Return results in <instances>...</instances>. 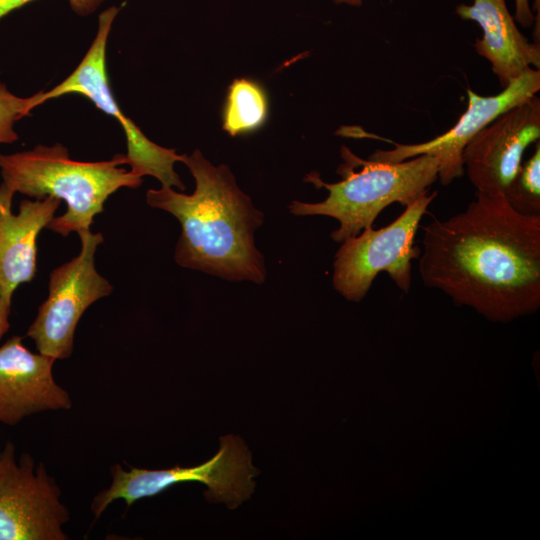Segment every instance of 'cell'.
<instances>
[{
  "label": "cell",
  "instance_id": "44dd1931",
  "mask_svg": "<svg viewBox=\"0 0 540 540\" xmlns=\"http://www.w3.org/2000/svg\"><path fill=\"white\" fill-rule=\"evenodd\" d=\"M363 0H334L337 4H346L349 6H360Z\"/></svg>",
  "mask_w": 540,
  "mask_h": 540
},
{
  "label": "cell",
  "instance_id": "4fadbf2b",
  "mask_svg": "<svg viewBox=\"0 0 540 540\" xmlns=\"http://www.w3.org/2000/svg\"><path fill=\"white\" fill-rule=\"evenodd\" d=\"M12 194L0 186V297L12 300L15 289L37 271V237L55 217L57 198L23 199L11 210Z\"/></svg>",
  "mask_w": 540,
  "mask_h": 540
},
{
  "label": "cell",
  "instance_id": "3957f363",
  "mask_svg": "<svg viewBox=\"0 0 540 540\" xmlns=\"http://www.w3.org/2000/svg\"><path fill=\"white\" fill-rule=\"evenodd\" d=\"M123 164H127L126 154L83 162L71 159L60 143L37 145L27 151L0 153V186L12 195L64 200L66 212L55 216L46 228L66 237L89 230L107 198L118 189H135L142 184L143 179L121 167Z\"/></svg>",
  "mask_w": 540,
  "mask_h": 540
},
{
  "label": "cell",
  "instance_id": "9a60e30c",
  "mask_svg": "<svg viewBox=\"0 0 540 540\" xmlns=\"http://www.w3.org/2000/svg\"><path fill=\"white\" fill-rule=\"evenodd\" d=\"M264 88L249 78H236L228 87L222 114V128L230 136L248 134L261 128L268 117Z\"/></svg>",
  "mask_w": 540,
  "mask_h": 540
},
{
  "label": "cell",
  "instance_id": "e0dca14e",
  "mask_svg": "<svg viewBox=\"0 0 540 540\" xmlns=\"http://www.w3.org/2000/svg\"><path fill=\"white\" fill-rule=\"evenodd\" d=\"M43 91L29 97H19L10 92L0 81V144H11L18 140L14 124L39 106Z\"/></svg>",
  "mask_w": 540,
  "mask_h": 540
},
{
  "label": "cell",
  "instance_id": "277c9868",
  "mask_svg": "<svg viewBox=\"0 0 540 540\" xmlns=\"http://www.w3.org/2000/svg\"><path fill=\"white\" fill-rule=\"evenodd\" d=\"M343 162L337 168L341 180L326 183L319 173L304 178L316 188H325L328 196L317 203L294 200L289 205L298 216L323 215L339 222L331 238L342 242L371 227L378 215L389 205L406 207L428 193L437 180L438 162L429 155H419L401 162H381L362 159L348 147L342 146Z\"/></svg>",
  "mask_w": 540,
  "mask_h": 540
},
{
  "label": "cell",
  "instance_id": "d6986e66",
  "mask_svg": "<svg viewBox=\"0 0 540 540\" xmlns=\"http://www.w3.org/2000/svg\"><path fill=\"white\" fill-rule=\"evenodd\" d=\"M514 4L515 21L525 28L531 27L535 21V17L530 7V0H514Z\"/></svg>",
  "mask_w": 540,
  "mask_h": 540
},
{
  "label": "cell",
  "instance_id": "5bb4252c",
  "mask_svg": "<svg viewBox=\"0 0 540 540\" xmlns=\"http://www.w3.org/2000/svg\"><path fill=\"white\" fill-rule=\"evenodd\" d=\"M455 12L482 28L475 50L491 63L503 88L527 68H540V45L521 33L506 0H473L471 5H457Z\"/></svg>",
  "mask_w": 540,
  "mask_h": 540
},
{
  "label": "cell",
  "instance_id": "5b68a950",
  "mask_svg": "<svg viewBox=\"0 0 540 540\" xmlns=\"http://www.w3.org/2000/svg\"><path fill=\"white\" fill-rule=\"evenodd\" d=\"M256 475L258 470L251 463V453L245 443L235 435H226L220 439L218 452L198 466L156 470L130 467L126 471L120 464H114L112 483L95 496L91 510L98 518L117 499L131 506L139 499L156 496L185 482L205 484L208 487L205 496L209 500L224 502L233 509L250 498Z\"/></svg>",
  "mask_w": 540,
  "mask_h": 540
},
{
  "label": "cell",
  "instance_id": "8992f818",
  "mask_svg": "<svg viewBox=\"0 0 540 540\" xmlns=\"http://www.w3.org/2000/svg\"><path fill=\"white\" fill-rule=\"evenodd\" d=\"M436 195L433 192L419 197L385 227H367L342 241L333 263L334 289L347 300L360 302L376 276L386 272L400 290L408 293L412 260L418 259L421 251L414 245V237Z\"/></svg>",
  "mask_w": 540,
  "mask_h": 540
},
{
  "label": "cell",
  "instance_id": "6da1fadb",
  "mask_svg": "<svg viewBox=\"0 0 540 540\" xmlns=\"http://www.w3.org/2000/svg\"><path fill=\"white\" fill-rule=\"evenodd\" d=\"M419 274L429 288L494 320L540 305V216L514 211L504 195L476 193L467 208L423 227Z\"/></svg>",
  "mask_w": 540,
  "mask_h": 540
},
{
  "label": "cell",
  "instance_id": "7a4b0ae2",
  "mask_svg": "<svg viewBox=\"0 0 540 540\" xmlns=\"http://www.w3.org/2000/svg\"><path fill=\"white\" fill-rule=\"evenodd\" d=\"M183 163L195 179L192 194L167 186L146 193L149 206L169 212L181 224L176 263L230 281L263 283L264 257L254 242L263 213L241 191L227 165L214 166L199 149L184 154Z\"/></svg>",
  "mask_w": 540,
  "mask_h": 540
},
{
  "label": "cell",
  "instance_id": "ba28073f",
  "mask_svg": "<svg viewBox=\"0 0 540 540\" xmlns=\"http://www.w3.org/2000/svg\"><path fill=\"white\" fill-rule=\"evenodd\" d=\"M80 253L50 273L49 294L27 330L38 352L55 360L72 354L77 324L95 301L109 296L113 286L95 267V253L102 233H78Z\"/></svg>",
  "mask_w": 540,
  "mask_h": 540
},
{
  "label": "cell",
  "instance_id": "9c48e42d",
  "mask_svg": "<svg viewBox=\"0 0 540 540\" xmlns=\"http://www.w3.org/2000/svg\"><path fill=\"white\" fill-rule=\"evenodd\" d=\"M45 466L7 442L0 453V540H66L69 512Z\"/></svg>",
  "mask_w": 540,
  "mask_h": 540
},
{
  "label": "cell",
  "instance_id": "7c38bea8",
  "mask_svg": "<svg viewBox=\"0 0 540 540\" xmlns=\"http://www.w3.org/2000/svg\"><path fill=\"white\" fill-rule=\"evenodd\" d=\"M54 362L27 349L18 335L0 346V423L14 426L35 413L70 409L69 393L54 380Z\"/></svg>",
  "mask_w": 540,
  "mask_h": 540
},
{
  "label": "cell",
  "instance_id": "ac0fdd59",
  "mask_svg": "<svg viewBox=\"0 0 540 540\" xmlns=\"http://www.w3.org/2000/svg\"><path fill=\"white\" fill-rule=\"evenodd\" d=\"M33 0H0V19L10 12L21 8ZM73 12L80 16H87L95 11L106 0H67Z\"/></svg>",
  "mask_w": 540,
  "mask_h": 540
},
{
  "label": "cell",
  "instance_id": "8fae6325",
  "mask_svg": "<svg viewBox=\"0 0 540 540\" xmlns=\"http://www.w3.org/2000/svg\"><path fill=\"white\" fill-rule=\"evenodd\" d=\"M540 138V99L534 95L500 114L465 147L463 166L478 193L504 195L525 150Z\"/></svg>",
  "mask_w": 540,
  "mask_h": 540
},
{
  "label": "cell",
  "instance_id": "ffe728a7",
  "mask_svg": "<svg viewBox=\"0 0 540 540\" xmlns=\"http://www.w3.org/2000/svg\"><path fill=\"white\" fill-rule=\"evenodd\" d=\"M12 300L0 297V339L10 327L9 316L11 313Z\"/></svg>",
  "mask_w": 540,
  "mask_h": 540
},
{
  "label": "cell",
  "instance_id": "52a82bcc",
  "mask_svg": "<svg viewBox=\"0 0 540 540\" xmlns=\"http://www.w3.org/2000/svg\"><path fill=\"white\" fill-rule=\"evenodd\" d=\"M120 7L110 6L98 17V29L93 42L76 69L61 83L43 92L38 104L65 94H80L95 106L113 116L125 132L127 164L137 177L157 178L162 186L185 190V185L174 170L176 162H183L184 154L162 147L148 139L141 129L128 118L115 100L106 70V47L113 22Z\"/></svg>",
  "mask_w": 540,
  "mask_h": 540
},
{
  "label": "cell",
  "instance_id": "30bf717a",
  "mask_svg": "<svg viewBox=\"0 0 540 540\" xmlns=\"http://www.w3.org/2000/svg\"><path fill=\"white\" fill-rule=\"evenodd\" d=\"M539 89L540 70L536 68H527L493 96H480L468 89V108L448 131L417 144L387 140L394 148L376 150L369 159L392 163L419 155L432 156L438 162L437 179L447 186L464 174L462 155L468 143L500 114L536 95Z\"/></svg>",
  "mask_w": 540,
  "mask_h": 540
},
{
  "label": "cell",
  "instance_id": "2e32d148",
  "mask_svg": "<svg viewBox=\"0 0 540 540\" xmlns=\"http://www.w3.org/2000/svg\"><path fill=\"white\" fill-rule=\"evenodd\" d=\"M509 206L524 216H540V144L533 155L522 163L504 193Z\"/></svg>",
  "mask_w": 540,
  "mask_h": 540
}]
</instances>
